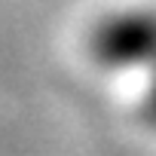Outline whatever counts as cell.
<instances>
[{
  "label": "cell",
  "instance_id": "6da1fadb",
  "mask_svg": "<svg viewBox=\"0 0 156 156\" xmlns=\"http://www.w3.org/2000/svg\"><path fill=\"white\" fill-rule=\"evenodd\" d=\"M89 61L110 76L138 80V110L156 129V6L126 3L101 12L86 31Z\"/></svg>",
  "mask_w": 156,
  "mask_h": 156
}]
</instances>
